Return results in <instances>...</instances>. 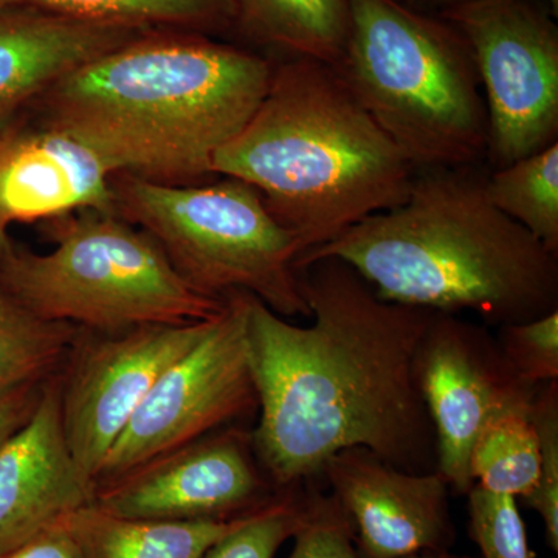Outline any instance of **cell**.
Masks as SVG:
<instances>
[{"label": "cell", "instance_id": "25", "mask_svg": "<svg viewBox=\"0 0 558 558\" xmlns=\"http://www.w3.org/2000/svg\"><path fill=\"white\" fill-rule=\"evenodd\" d=\"M539 444V472L526 505L542 517L549 548L558 550V381L539 387L532 407Z\"/></svg>", "mask_w": 558, "mask_h": 558}, {"label": "cell", "instance_id": "23", "mask_svg": "<svg viewBox=\"0 0 558 558\" xmlns=\"http://www.w3.org/2000/svg\"><path fill=\"white\" fill-rule=\"evenodd\" d=\"M306 495L292 490L271 499L263 508L241 517L229 534L209 548L204 558H275L303 521Z\"/></svg>", "mask_w": 558, "mask_h": 558}, {"label": "cell", "instance_id": "14", "mask_svg": "<svg viewBox=\"0 0 558 558\" xmlns=\"http://www.w3.org/2000/svg\"><path fill=\"white\" fill-rule=\"evenodd\" d=\"M112 161L69 132L11 128L0 145V238L13 223L54 220L80 211H117Z\"/></svg>", "mask_w": 558, "mask_h": 558}, {"label": "cell", "instance_id": "5", "mask_svg": "<svg viewBox=\"0 0 558 558\" xmlns=\"http://www.w3.org/2000/svg\"><path fill=\"white\" fill-rule=\"evenodd\" d=\"M414 171L481 167L487 109L468 40L439 14L398 0H352L333 65Z\"/></svg>", "mask_w": 558, "mask_h": 558}, {"label": "cell", "instance_id": "7", "mask_svg": "<svg viewBox=\"0 0 558 558\" xmlns=\"http://www.w3.org/2000/svg\"><path fill=\"white\" fill-rule=\"evenodd\" d=\"M113 189L119 216L138 223L204 295L247 293L279 317H311L296 269L303 244L255 186L234 178L174 185L123 172Z\"/></svg>", "mask_w": 558, "mask_h": 558}, {"label": "cell", "instance_id": "27", "mask_svg": "<svg viewBox=\"0 0 558 558\" xmlns=\"http://www.w3.org/2000/svg\"><path fill=\"white\" fill-rule=\"evenodd\" d=\"M288 558H363L347 513L332 494L306 495L303 521Z\"/></svg>", "mask_w": 558, "mask_h": 558}, {"label": "cell", "instance_id": "33", "mask_svg": "<svg viewBox=\"0 0 558 558\" xmlns=\"http://www.w3.org/2000/svg\"><path fill=\"white\" fill-rule=\"evenodd\" d=\"M543 5L554 17L558 16V0H543Z\"/></svg>", "mask_w": 558, "mask_h": 558}, {"label": "cell", "instance_id": "18", "mask_svg": "<svg viewBox=\"0 0 558 558\" xmlns=\"http://www.w3.org/2000/svg\"><path fill=\"white\" fill-rule=\"evenodd\" d=\"M250 38L290 57L339 64L351 31L352 0H234Z\"/></svg>", "mask_w": 558, "mask_h": 558}, {"label": "cell", "instance_id": "4", "mask_svg": "<svg viewBox=\"0 0 558 558\" xmlns=\"http://www.w3.org/2000/svg\"><path fill=\"white\" fill-rule=\"evenodd\" d=\"M211 170L255 186L304 252L398 207L416 175L339 70L299 57L275 65L266 97Z\"/></svg>", "mask_w": 558, "mask_h": 558}, {"label": "cell", "instance_id": "12", "mask_svg": "<svg viewBox=\"0 0 558 558\" xmlns=\"http://www.w3.org/2000/svg\"><path fill=\"white\" fill-rule=\"evenodd\" d=\"M247 447L234 433L197 440L95 488L92 505L123 519H236L274 499Z\"/></svg>", "mask_w": 558, "mask_h": 558}, {"label": "cell", "instance_id": "3", "mask_svg": "<svg viewBox=\"0 0 558 558\" xmlns=\"http://www.w3.org/2000/svg\"><path fill=\"white\" fill-rule=\"evenodd\" d=\"M480 167L417 171L407 199L307 250L296 269L337 258L388 303L438 314L472 312L486 325L558 310V255L486 193Z\"/></svg>", "mask_w": 558, "mask_h": 558}, {"label": "cell", "instance_id": "19", "mask_svg": "<svg viewBox=\"0 0 558 558\" xmlns=\"http://www.w3.org/2000/svg\"><path fill=\"white\" fill-rule=\"evenodd\" d=\"M0 7H32L73 20L142 31L220 32L236 24L234 0H0Z\"/></svg>", "mask_w": 558, "mask_h": 558}, {"label": "cell", "instance_id": "9", "mask_svg": "<svg viewBox=\"0 0 558 558\" xmlns=\"http://www.w3.org/2000/svg\"><path fill=\"white\" fill-rule=\"evenodd\" d=\"M258 409L245 343L242 293L193 348L161 374L102 462L95 488L197 442Z\"/></svg>", "mask_w": 558, "mask_h": 558}, {"label": "cell", "instance_id": "26", "mask_svg": "<svg viewBox=\"0 0 558 558\" xmlns=\"http://www.w3.org/2000/svg\"><path fill=\"white\" fill-rule=\"evenodd\" d=\"M497 341L521 379L542 387L558 379V310L498 328Z\"/></svg>", "mask_w": 558, "mask_h": 558}, {"label": "cell", "instance_id": "15", "mask_svg": "<svg viewBox=\"0 0 558 558\" xmlns=\"http://www.w3.org/2000/svg\"><path fill=\"white\" fill-rule=\"evenodd\" d=\"M61 381H46L31 416L0 446V554L94 501L61 421Z\"/></svg>", "mask_w": 558, "mask_h": 558}, {"label": "cell", "instance_id": "32", "mask_svg": "<svg viewBox=\"0 0 558 558\" xmlns=\"http://www.w3.org/2000/svg\"><path fill=\"white\" fill-rule=\"evenodd\" d=\"M11 128H13L11 126V123L7 124V126H0V145H2L3 138L9 134ZM10 247V240H2V238H0V258H2L3 253H5Z\"/></svg>", "mask_w": 558, "mask_h": 558}, {"label": "cell", "instance_id": "10", "mask_svg": "<svg viewBox=\"0 0 558 558\" xmlns=\"http://www.w3.org/2000/svg\"><path fill=\"white\" fill-rule=\"evenodd\" d=\"M416 379L435 429L436 472L468 495L481 429L502 410L534 402L539 387L521 379L486 326L438 312L418 347Z\"/></svg>", "mask_w": 558, "mask_h": 558}, {"label": "cell", "instance_id": "22", "mask_svg": "<svg viewBox=\"0 0 558 558\" xmlns=\"http://www.w3.org/2000/svg\"><path fill=\"white\" fill-rule=\"evenodd\" d=\"M486 193L499 211L558 255V142L488 172Z\"/></svg>", "mask_w": 558, "mask_h": 558}, {"label": "cell", "instance_id": "24", "mask_svg": "<svg viewBox=\"0 0 558 558\" xmlns=\"http://www.w3.org/2000/svg\"><path fill=\"white\" fill-rule=\"evenodd\" d=\"M470 535L483 558H534L517 498L476 486L469 494Z\"/></svg>", "mask_w": 558, "mask_h": 558}, {"label": "cell", "instance_id": "8", "mask_svg": "<svg viewBox=\"0 0 558 558\" xmlns=\"http://www.w3.org/2000/svg\"><path fill=\"white\" fill-rule=\"evenodd\" d=\"M439 16L472 50L487 109L492 171L557 143L556 17L531 0H469Z\"/></svg>", "mask_w": 558, "mask_h": 558}, {"label": "cell", "instance_id": "31", "mask_svg": "<svg viewBox=\"0 0 558 558\" xmlns=\"http://www.w3.org/2000/svg\"><path fill=\"white\" fill-rule=\"evenodd\" d=\"M402 558H476L468 556H453V554L447 553V550H429V553L413 554V556Z\"/></svg>", "mask_w": 558, "mask_h": 558}, {"label": "cell", "instance_id": "11", "mask_svg": "<svg viewBox=\"0 0 558 558\" xmlns=\"http://www.w3.org/2000/svg\"><path fill=\"white\" fill-rule=\"evenodd\" d=\"M213 319L106 333L81 349L61 384V421L73 461L94 494L102 462L140 403L207 333Z\"/></svg>", "mask_w": 558, "mask_h": 558}, {"label": "cell", "instance_id": "16", "mask_svg": "<svg viewBox=\"0 0 558 558\" xmlns=\"http://www.w3.org/2000/svg\"><path fill=\"white\" fill-rule=\"evenodd\" d=\"M149 32L0 7V126L73 70Z\"/></svg>", "mask_w": 558, "mask_h": 558}, {"label": "cell", "instance_id": "1", "mask_svg": "<svg viewBox=\"0 0 558 558\" xmlns=\"http://www.w3.org/2000/svg\"><path fill=\"white\" fill-rule=\"evenodd\" d=\"M310 326L242 293L258 425L250 446L271 483L293 490L333 454L373 451L407 472H436V438L416 357L436 312L388 303L337 258L300 267Z\"/></svg>", "mask_w": 558, "mask_h": 558}, {"label": "cell", "instance_id": "6", "mask_svg": "<svg viewBox=\"0 0 558 558\" xmlns=\"http://www.w3.org/2000/svg\"><path fill=\"white\" fill-rule=\"evenodd\" d=\"M54 248L10 247L0 292L36 318L105 333L218 317L227 300L193 288L145 231L119 215L80 211L49 220Z\"/></svg>", "mask_w": 558, "mask_h": 558}, {"label": "cell", "instance_id": "30", "mask_svg": "<svg viewBox=\"0 0 558 558\" xmlns=\"http://www.w3.org/2000/svg\"><path fill=\"white\" fill-rule=\"evenodd\" d=\"M398 2L422 13L440 14L469 0H398Z\"/></svg>", "mask_w": 558, "mask_h": 558}, {"label": "cell", "instance_id": "21", "mask_svg": "<svg viewBox=\"0 0 558 558\" xmlns=\"http://www.w3.org/2000/svg\"><path fill=\"white\" fill-rule=\"evenodd\" d=\"M76 337V326L36 318L0 292V399L51 377Z\"/></svg>", "mask_w": 558, "mask_h": 558}, {"label": "cell", "instance_id": "20", "mask_svg": "<svg viewBox=\"0 0 558 558\" xmlns=\"http://www.w3.org/2000/svg\"><path fill=\"white\" fill-rule=\"evenodd\" d=\"M532 407L534 402L509 407L484 425L470 453L473 484L513 498L531 494L539 472Z\"/></svg>", "mask_w": 558, "mask_h": 558}, {"label": "cell", "instance_id": "28", "mask_svg": "<svg viewBox=\"0 0 558 558\" xmlns=\"http://www.w3.org/2000/svg\"><path fill=\"white\" fill-rule=\"evenodd\" d=\"M0 558H83L65 520Z\"/></svg>", "mask_w": 558, "mask_h": 558}, {"label": "cell", "instance_id": "2", "mask_svg": "<svg viewBox=\"0 0 558 558\" xmlns=\"http://www.w3.org/2000/svg\"><path fill=\"white\" fill-rule=\"evenodd\" d=\"M275 65L199 35L149 33L73 70L38 98L47 126L157 182L213 174L269 90Z\"/></svg>", "mask_w": 558, "mask_h": 558}, {"label": "cell", "instance_id": "29", "mask_svg": "<svg viewBox=\"0 0 558 558\" xmlns=\"http://www.w3.org/2000/svg\"><path fill=\"white\" fill-rule=\"evenodd\" d=\"M44 384L28 385L0 399V446L31 416Z\"/></svg>", "mask_w": 558, "mask_h": 558}, {"label": "cell", "instance_id": "17", "mask_svg": "<svg viewBox=\"0 0 558 558\" xmlns=\"http://www.w3.org/2000/svg\"><path fill=\"white\" fill-rule=\"evenodd\" d=\"M242 517V515H241ZM230 520L123 519L95 505L65 520L83 558H204L240 523Z\"/></svg>", "mask_w": 558, "mask_h": 558}, {"label": "cell", "instance_id": "13", "mask_svg": "<svg viewBox=\"0 0 558 558\" xmlns=\"http://www.w3.org/2000/svg\"><path fill=\"white\" fill-rule=\"evenodd\" d=\"M347 513L363 558H402L447 550L454 542L449 484L438 472H407L354 447L323 468Z\"/></svg>", "mask_w": 558, "mask_h": 558}]
</instances>
